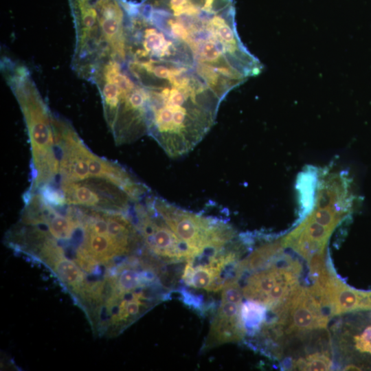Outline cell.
I'll list each match as a JSON object with an SVG mask.
<instances>
[{
	"mask_svg": "<svg viewBox=\"0 0 371 371\" xmlns=\"http://www.w3.org/2000/svg\"><path fill=\"white\" fill-rule=\"evenodd\" d=\"M88 166L90 177L102 179L124 190L134 203L142 200L150 191L148 187L119 164L99 157L89 150Z\"/></svg>",
	"mask_w": 371,
	"mask_h": 371,
	"instance_id": "obj_11",
	"label": "cell"
},
{
	"mask_svg": "<svg viewBox=\"0 0 371 371\" xmlns=\"http://www.w3.org/2000/svg\"><path fill=\"white\" fill-rule=\"evenodd\" d=\"M54 126L60 181H77L90 178L88 166L90 149L67 120L54 115Z\"/></svg>",
	"mask_w": 371,
	"mask_h": 371,
	"instance_id": "obj_10",
	"label": "cell"
},
{
	"mask_svg": "<svg viewBox=\"0 0 371 371\" xmlns=\"http://www.w3.org/2000/svg\"><path fill=\"white\" fill-rule=\"evenodd\" d=\"M54 183H47L40 186L35 192L40 194L42 199L51 206L60 209L67 205L65 196L61 188L53 185Z\"/></svg>",
	"mask_w": 371,
	"mask_h": 371,
	"instance_id": "obj_15",
	"label": "cell"
},
{
	"mask_svg": "<svg viewBox=\"0 0 371 371\" xmlns=\"http://www.w3.org/2000/svg\"><path fill=\"white\" fill-rule=\"evenodd\" d=\"M316 173L314 170H306L300 175L297 188L300 192V203L302 210V216L312 209L313 203V194L316 185Z\"/></svg>",
	"mask_w": 371,
	"mask_h": 371,
	"instance_id": "obj_13",
	"label": "cell"
},
{
	"mask_svg": "<svg viewBox=\"0 0 371 371\" xmlns=\"http://www.w3.org/2000/svg\"><path fill=\"white\" fill-rule=\"evenodd\" d=\"M148 198L157 213L188 248L189 260L216 254L238 237L233 227L223 219L185 210L160 196L148 194Z\"/></svg>",
	"mask_w": 371,
	"mask_h": 371,
	"instance_id": "obj_3",
	"label": "cell"
},
{
	"mask_svg": "<svg viewBox=\"0 0 371 371\" xmlns=\"http://www.w3.org/2000/svg\"><path fill=\"white\" fill-rule=\"evenodd\" d=\"M333 361L328 352H315L300 357L293 363V368L299 370H329Z\"/></svg>",
	"mask_w": 371,
	"mask_h": 371,
	"instance_id": "obj_14",
	"label": "cell"
},
{
	"mask_svg": "<svg viewBox=\"0 0 371 371\" xmlns=\"http://www.w3.org/2000/svg\"><path fill=\"white\" fill-rule=\"evenodd\" d=\"M243 297L238 280L233 279L223 287L220 304L203 346L205 349L244 339L246 333L240 317Z\"/></svg>",
	"mask_w": 371,
	"mask_h": 371,
	"instance_id": "obj_8",
	"label": "cell"
},
{
	"mask_svg": "<svg viewBox=\"0 0 371 371\" xmlns=\"http://www.w3.org/2000/svg\"><path fill=\"white\" fill-rule=\"evenodd\" d=\"M311 286L330 317L344 313L371 311V291L352 288L330 270L313 281Z\"/></svg>",
	"mask_w": 371,
	"mask_h": 371,
	"instance_id": "obj_9",
	"label": "cell"
},
{
	"mask_svg": "<svg viewBox=\"0 0 371 371\" xmlns=\"http://www.w3.org/2000/svg\"><path fill=\"white\" fill-rule=\"evenodd\" d=\"M300 263L282 253L271 264L252 271L242 287L245 298L278 315L300 286Z\"/></svg>",
	"mask_w": 371,
	"mask_h": 371,
	"instance_id": "obj_4",
	"label": "cell"
},
{
	"mask_svg": "<svg viewBox=\"0 0 371 371\" xmlns=\"http://www.w3.org/2000/svg\"><path fill=\"white\" fill-rule=\"evenodd\" d=\"M330 315L310 287L299 286L276 319L267 322L272 328H285L286 333L326 329Z\"/></svg>",
	"mask_w": 371,
	"mask_h": 371,
	"instance_id": "obj_7",
	"label": "cell"
},
{
	"mask_svg": "<svg viewBox=\"0 0 371 371\" xmlns=\"http://www.w3.org/2000/svg\"><path fill=\"white\" fill-rule=\"evenodd\" d=\"M1 70L21 110L30 138L32 175L27 192L34 193L44 184L54 183L58 176L54 115L41 97L25 65L3 58Z\"/></svg>",
	"mask_w": 371,
	"mask_h": 371,
	"instance_id": "obj_1",
	"label": "cell"
},
{
	"mask_svg": "<svg viewBox=\"0 0 371 371\" xmlns=\"http://www.w3.org/2000/svg\"><path fill=\"white\" fill-rule=\"evenodd\" d=\"M67 204L107 212L130 213L135 203L122 188L110 181L90 177L60 181Z\"/></svg>",
	"mask_w": 371,
	"mask_h": 371,
	"instance_id": "obj_6",
	"label": "cell"
},
{
	"mask_svg": "<svg viewBox=\"0 0 371 371\" xmlns=\"http://www.w3.org/2000/svg\"><path fill=\"white\" fill-rule=\"evenodd\" d=\"M94 83L117 145L133 142L147 133V94L124 63H114L100 73Z\"/></svg>",
	"mask_w": 371,
	"mask_h": 371,
	"instance_id": "obj_2",
	"label": "cell"
},
{
	"mask_svg": "<svg viewBox=\"0 0 371 371\" xmlns=\"http://www.w3.org/2000/svg\"><path fill=\"white\" fill-rule=\"evenodd\" d=\"M240 317L246 335H254L266 323L267 309L260 303L248 300L242 303Z\"/></svg>",
	"mask_w": 371,
	"mask_h": 371,
	"instance_id": "obj_12",
	"label": "cell"
},
{
	"mask_svg": "<svg viewBox=\"0 0 371 371\" xmlns=\"http://www.w3.org/2000/svg\"><path fill=\"white\" fill-rule=\"evenodd\" d=\"M346 201L334 202L324 207L317 201V207L294 230L283 238L284 247H291L309 262L324 254L328 238L339 223L349 216L353 208L342 205Z\"/></svg>",
	"mask_w": 371,
	"mask_h": 371,
	"instance_id": "obj_5",
	"label": "cell"
}]
</instances>
